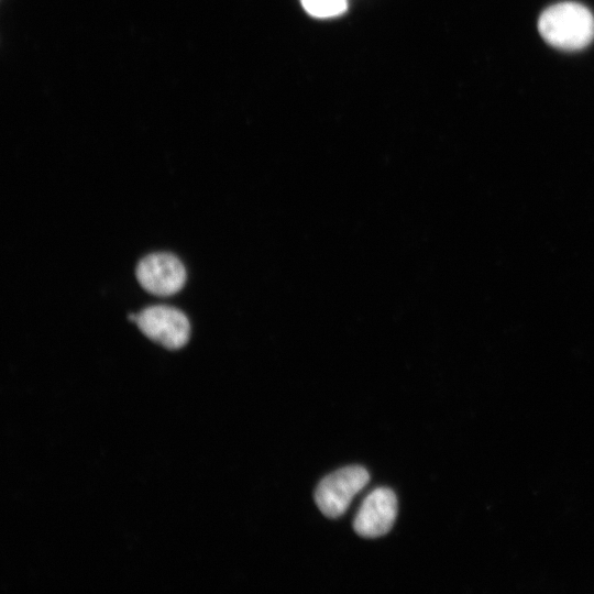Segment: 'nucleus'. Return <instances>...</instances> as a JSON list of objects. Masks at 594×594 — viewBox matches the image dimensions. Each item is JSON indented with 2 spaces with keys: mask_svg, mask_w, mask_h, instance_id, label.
Wrapping results in <instances>:
<instances>
[{
  "mask_svg": "<svg viewBox=\"0 0 594 594\" xmlns=\"http://www.w3.org/2000/svg\"><path fill=\"white\" fill-rule=\"evenodd\" d=\"M538 31L541 37L556 48L582 50L594 38V16L583 4L559 2L540 14Z\"/></svg>",
  "mask_w": 594,
  "mask_h": 594,
  "instance_id": "1",
  "label": "nucleus"
},
{
  "mask_svg": "<svg viewBox=\"0 0 594 594\" xmlns=\"http://www.w3.org/2000/svg\"><path fill=\"white\" fill-rule=\"evenodd\" d=\"M369 481L370 474L362 466L340 469L321 480L315 492V502L324 516L340 517Z\"/></svg>",
  "mask_w": 594,
  "mask_h": 594,
  "instance_id": "2",
  "label": "nucleus"
},
{
  "mask_svg": "<svg viewBox=\"0 0 594 594\" xmlns=\"http://www.w3.org/2000/svg\"><path fill=\"white\" fill-rule=\"evenodd\" d=\"M135 323L148 339L170 350L183 348L190 334L186 315L170 306L146 307L136 314Z\"/></svg>",
  "mask_w": 594,
  "mask_h": 594,
  "instance_id": "3",
  "label": "nucleus"
},
{
  "mask_svg": "<svg viewBox=\"0 0 594 594\" xmlns=\"http://www.w3.org/2000/svg\"><path fill=\"white\" fill-rule=\"evenodd\" d=\"M140 285L155 296H172L186 283V268L172 253L156 252L144 256L136 265Z\"/></svg>",
  "mask_w": 594,
  "mask_h": 594,
  "instance_id": "4",
  "label": "nucleus"
},
{
  "mask_svg": "<svg viewBox=\"0 0 594 594\" xmlns=\"http://www.w3.org/2000/svg\"><path fill=\"white\" fill-rule=\"evenodd\" d=\"M397 517V498L387 487L372 491L361 504L353 521L355 532L364 538H377L393 528Z\"/></svg>",
  "mask_w": 594,
  "mask_h": 594,
  "instance_id": "5",
  "label": "nucleus"
},
{
  "mask_svg": "<svg viewBox=\"0 0 594 594\" xmlns=\"http://www.w3.org/2000/svg\"><path fill=\"white\" fill-rule=\"evenodd\" d=\"M306 11L317 18H331L342 13L346 0H301Z\"/></svg>",
  "mask_w": 594,
  "mask_h": 594,
  "instance_id": "6",
  "label": "nucleus"
}]
</instances>
